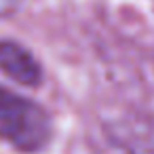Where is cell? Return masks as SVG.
I'll return each mask as SVG.
<instances>
[{"label": "cell", "mask_w": 154, "mask_h": 154, "mask_svg": "<svg viewBox=\"0 0 154 154\" xmlns=\"http://www.w3.org/2000/svg\"><path fill=\"white\" fill-rule=\"evenodd\" d=\"M0 70L23 87H36L42 80L38 59L15 40H0Z\"/></svg>", "instance_id": "2"}, {"label": "cell", "mask_w": 154, "mask_h": 154, "mask_svg": "<svg viewBox=\"0 0 154 154\" xmlns=\"http://www.w3.org/2000/svg\"><path fill=\"white\" fill-rule=\"evenodd\" d=\"M21 0H0V17H9L17 11Z\"/></svg>", "instance_id": "3"}, {"label": "cell", "mask_w": 154, "mask_h": 154, "mask_svg": "<svg viewBox=\"0 0 154 154\" xmlns=\"http://www.w3.org/2000/svg\"><path fill=\"white\" fill-rule=\"evenodd\" d=\"M47 110L7 87H0V139L17 152L34 154L51 141Z\"/></svg>", "instance_id": "1"}]
</instances>
